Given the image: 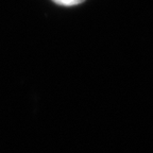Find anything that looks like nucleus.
<instances>
[{"mask_svg":"<svg viewBox=\"0 0 153 153\" xmlns=\"http://www.w3.org/2000/svg\"><path fill=\"white\" fill-rule=\"evenodd\" d=\"M52 1L59 5H63V7H74V5L84 2L85 0H52Z\"/></svg>","mask_w":153,"mask_h":153,"instance_id":"nucleus-1","label":"nucleus"}]
</instances>
